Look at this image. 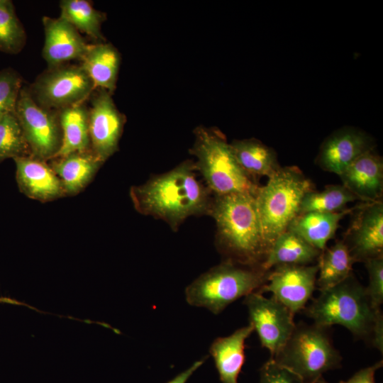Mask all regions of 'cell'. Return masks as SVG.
Wrapping results in <instances>:
<instances>
[{
  "instance_id": "obj_2",
  "label": "cell",
  "mask_w": 383,
  "mask_h": 383,
  "mask_svg": "<svg viewBox=\"0 0 383 383\" xmlns=\"http://www.w3.org/2000/svg\"><path fill=\"white\" fill-rule=\"evenodd\" d=\"M208 215L216 222V245L225 260L261 267L267 251L255 196L246 193L213 195Z\"/></svg>"
},
{
  "instance_id": "obj_33",
  "label": "cell",
  "mask_w": 383,
  "mask_h": 383,
  "mask_svg": "<svg viewBox=\"0 0 383 383\" xmlns=\"http://www.w3.org/2000/svg\"><path fill=\"white\" fill-rule=\"evenodd\" d=\"M383 365L382 360L378 361L372 365L361 369L347 381L339 383H375L374 374L376 371ZM316 383H328L323 377L320 378Z\"/></svg>"
},
{
  "instance_id": "obj_7",
  "label": "cell",
  "mask_w": 383,
  "mask_h": 383,
  "mask_svg": "<svg viewBox=\"0 0 383 383\" xmlns=\"http://www.w3.org/2000/svg\"><path fill=\"white\" fill-rule=\"evenodd\" d=\"M328 328L299 322L281 350L270 358L306 383H316L323 373L341 367L342 357Z\"/></svg>"
},
{
  "instance_id": "obj_16",
  "label": "cell",
  "mask_w": 383,
  "mask_h": 383,
  "mask_svg": "<svg viewBox=\"0 0 383 383\" xmlns=\"http://www.w3.org/2000/svg\"><path fill=\"white\" fill-rule=\"evenodd\" d=\"M13 160L18 188L28 197L46 202L66 196L60 179L47 161L31 156Z\"/></svg>"
},
{
  "instance_id": "obj_24",
  "label": "cell",
  "mask_w": 383,
  "mask_h": 383,
  "mask_svg": "<svg viewBox=\"0 0 383 383\" xmlns=\"http://www.w3.org/2000/svg\"><path fill=\"white\" fill-rule=\"evenodd\" d=\"M86 103L59 111L62 145L57 157L90 150L89 111Z\"/></svg>"
},
{
  "instance_id": "obj_18",
  "label": "cell",
  "mask_w": 383,
  "mask_h": 383,
  "mask_svg": "<svg viewBox=\"0 0 383 383\" xmlns=\"http://www.w3.org/2000/svg\"><path fill=\"white\" fill-rule=\"evenodd\" d=\"M251 323L237 329L230 335L216 338L209 348L222 383H238L245 362V342L253 332Z\"/></svg>"
},
{
  "instance_id": "obj_11",
  "label": "cell",
  "mask_w": 383,
  "mask_h": 383,
  "mask_svg": "<svg viewBox=\"0 0 383 383\" xmlns=\"http://www.w3.org/2000/svg\"><path fill=\"white\" fill-rule=\"evenodd\" d=\"M89 99L90 150L104 163L118 150L126 118L107 91L96 89Z\"/></svg>"
},
{
  "instance_id": "obj_34",
  "label": "cell",
  "mask_w": 383,
  "mask_h": 383,
  "mask_svg": "<svg viewBox=\"0 0 383 383\" xmlns=\"http://www.w3.org/2000/svg\"><path fill=\"white\" fill-rule=\"evenodd\" d=\"M370 342L372 345L377 348L381 353L383 351V316L379 311L375 317L374 323L372 329Z\"/></svg>"
},
{
  "instance_id": "obj_31",
  "label": "cell",
  "mask_w": 383,
  "mask_h": 383,
  "mask_svg": "<svg viewBox=\"0 0 383 383\" xmlns=\"http://www.w3.org/2000/svg\"><path fill=\"white\" fill-rule=\"evenodd\" d=\"M369 276L366 292L374 310H379L383 302V256L374 257L365 262Z\"/></svg>"
},
{
  "instance_id": "obj_25",
  "label": "cell",
  "mask_w": 383,
  "mask_h": 383,
  "mask_svg": "<svg viewBox=\"0 0 383 383\" xmlns=\"http://www.w3.org/2000/svg\"><path fill=\"white\" fill-rule=\"evenodd\" d=\"M354 261L343 240L321 251L317 264L318 277L316 287L321 291L332 287L352 274Z\"/></svg>"
},
{
  "instance_id": "obj_14",
  "label": "cell",
  "mask_w": 383,
  "mask_h": 383,
  "mask_svg": "<svg viewBox=\"0 0 383 383\" xmlns=\"http://www.w3.org/2000/svg\"><path fill=\"white\" fill-rule=\"evenodd\" d=\"M373 138L354 127H344L329 135L322 143L316 163L324 171L338 176L358 157L374 149Z\"/></svg>"
},
{
  "instance_id": "obj_35",
  "label": "cell",
  "mask_w": 383,
  "mask_h": 383,
  "mask_svg": "<svg viewBox=\"0 0 383 383\" xmlns=\"http://www.w3.org/2000/svg\"><path fill=\"white\" fill-rule=\"evenodd\" d=\"M207 356H204L194 362L189 368L178 374L167 383H186L193 373L205 362Z\"/></svg>"
},
{
  "instance_id": "obj_28",
  "label": "cell",
  "mask_w": 383,
  "mask_h": 383,
  "mask_svg": "<svg viewBox=\"0 0 383 383\" xmlns=\"http://www.w3.org/2000/svg\"><path fill=\"white\" fill-rule=\"evenodd\" d=\"M30 156L15 112L0 118V162L8 158Z\"/></svg>"
},
{
  "instance_id": "obj_32",
  "label": "cell",
  "mask_w": 383,
  "mask_h": 383,
  "mask_svg": "<svg viewBox=\"0 0 383 383\" xmlns=\"http://www.w3.org/2000/svg\"><path fill=\"white\" fill-rule=\"evenodd\" d=\"M259 383H306L289 369L270 358L260 370Z\"/></svg>"
},
{
  "instance_id": "obj_17",
  "label": "cell",
  "mask_w": 383,
  "mask_h": 383,
  "mask_svg": "<svg viewBox=\"0 0 383 383\" xmlns=\"http://www.w3.org/2000/svg\"><path fill=\"white\" fill-rule=\"evenodd\" d=\"M339 177L342 184L362 202L382 196L383 161L374 149L358 157Z\"/></svg>"
},
{
  "instance_id": "obj_20",
  "label": "cell",
  "mask_w": 383,
  "mask_h": 383,
  "mask_svg": "<svg viewBox=\"0 0 383 383\" xmlns=\"http://www.w3.org/2000/svg\"><path fill=\"white\" fill-rule=\"evenodd\" d=\"M80 62L95 89H104L112 94L116 87L121 63L117 49L104 42L91 44Z\"/></svg>"
},
{
  "instance_id": "obj_5",
  "label": "cell",
  "mask_w": 383,
  "mask_h": 383,
  "mask_svg": "<svg viewBox=\"0 0 383 383\" xmlns=\"http://www.w3.org/2000/svg\"><path fill=\"white\" fill-rule=\"evenodd\" d=\"M270 272L224 260L186 287V301L218 314L235 300L258 292L267 283Z\"/></svg>"
},
{
  "instance_id": "obj_22",
  "label": "cell",
  "mask_w": 383,
  "mask_h": 383,
  "mask_svg": "<svg viewBox=\"0 0 383 383\" xmlns=\"http://www.w3.org/2000/svg\"><path fill=\"white\" fill-rule=\"evenodd\" d=\"M354 209L335 213L311 211L299 214L289 224V230L322 251L327 242L334 237L341 219Z\"/></svg>"
},
{
  "instance_id": "obj_30",
  "label": "cell",
  "mask_w": 383,
  "mask_h": 383,
  "mask_svg": "<svg viewBox=\"0 0 383 383\" xmlns=\"http://www.w3.org/2000/svg\"><path fill=\"white\" fill-rule=\"evenodd\" d=\"M23 85L21 76L13 69L7 67L0 70V118L15 112Z\"/></svg>"
},
{
  "instance_id": "obj_9",
  "label": "cell",
  "mask_w": 383,
  "mask_h": 383,
  "mask_svg": "<svg viewBox=\"0 0 383 383\" xmlns=\"http://www.w3.org/2000/svg\"><path fill=\"white\" fill-rule=\"evenodd\" d=\"M15 114L30 156L47 162L55 158L62 145L59 111L38 105L31 96L28 87L23 85L17 99Z\"/></svg>"
},
{
  "instance_id": "obj_12",
  "label": "cell",
  "mask_w": 383,
  "mask_h": 383,
  "mask_svg": "<svg viewBox=\"0 0 383 383\" xmlns=\"http://www.w3.org/2000/svg\"><path fill=\"white\" fill-rule=\"evenodd\" d=\"M318 264L281 265L270 270L267 283L258 292H271L272 297L295 315L303 311L316 289Z\"/></svg>"
},
{
  "instance_id": "obj_27",
  "label": "cell",
  "mask_w": 383,
  "mask_h": 383,
  "mask_svg": "<svg viewBox=\"0 0 383 383\" xmlns=\"http://www.w3.org/2000/svg\"><path fill=\"white\" fill-rule=\"evenodd\" d=\"M359 200L343 184H329L322 191L311 190L303 197L299 213L311 211L335 213L347 209V204Z\"/></svg>"
},
{
  "instance_id": "obj_21",
  "label": "cell",
  "mask_w": 383,
  "mask_h": 383,
  "mask_svg": "<svg viewBox=\"0 0 383 383\" xmlns=\"http://www.w3.org/2000/svg\"><path fill=\"white\" fill-rule=\"evenodd\" d=\"M241 169L255 182L259 177H271L279 168L276 152L255 138L234 140L230 143Z\"/></svg>"
},
{
  "instance_id": "obj_29",
  "label": "cell",
  "mask_w": 383,
  "mask_h": 383,
  "mask_svg": "<svg viewBox=\"0 0 383 383\" xmlns=\"http://www.w3.org/2000/svg\"><path fill=\"white\" fill-rule=\"evenodd\" d=\"M26 42V33L16 16L13 4L0 9V51L18 54Z\"/></svg>"
},
{
  "instance_id": "obj_26",
  "label": "cell",
  "mask_w": 383,
  "mask_h": 383,
  "mask_svg": "<svg viewBox=\"0 0 383 383\" xmlns=\"http://www.w3.org/2000/svg\"><path fill=\"white\" fill-rule=\"evenodd\" d=\"M60 16L73 26L79 33L101 43L104 38L101 25L105 14L96 10L87 0H62L60 2Z\"/></svg>"
},
{
  "instance_id": "obj_19",
  "label": "cell",
  "mask_w": 383,
  "mask_h": 383,
  "mask_svg": "<svg viewBox=\"0 0 383 383\" xmlns=\"http://www.w3.org/2000/svg\"><path fill=\"white\" fill-rule=\"evenodd\" d=\"M50 161L66 196H73L82 191L103 164L91 150L73 152Z\"/></svg>"
},
{
  "instance_id": "obj_8",
  "label": "cell",
  "mask_w": 383,
  "mask_h": 383,
  "mask_svg": "<svg viewBox=\"0 0 383 383\" xmlns=\"http://www.w3.org/2000/svg\"><path fill=\"white\" fill-rule=\"evenodd\" d=\"M28 89L38 105L59 111L86 103L96 89L80 65L65 64L48 67Z\"/></svg>"
},
{
  "instance_id": "obj_3",
  "label": "cell",
  "mask_w": 383,
  "mask_h": 383,
  "mask_svg": "<svg viewBox=\"0 0 383 383\" xmlns=\"http://www.w3.org/2000/svg\"><path fill=\"white\" fill-rule=\"evenodd\" d=\"M311 190L313 183L296 166L280 167L265 186L260 187L255 201L267 253L299 215L304 196Z\"/></svg>"
},
{
  "instance_id": "obj_13",
  "label": "cell",
  "mask_w": 383,
  "mask_h": 383,
  "mask_svg": "<svg viewBox=\"0 0 383 383\" xmlns=\"http://www.w3.org/2000/svg\"><path fill=\"white\" fill-rule=\"evenodd\" d=\"M343 240L354 261L383 256V202H363L357 207Z\"/></svg>"
},
{
  "instance_id": "obj_36",
  "label": "cell",
  "mask_w": 383,
  "mask_h": 383,
  "mask_svg": "<svg viewBox=\"0 0 383 383\" xmlns=\"http://www.w3.org/2000/svg\"><path fill=\"white\" fill-rule=\"evenodd\" d=\"M13 4L10 0H0V9L9 6Z\"/></svg>"
},
{
  "instance_id": "obj_1",
  "label": "cell",
  "mask_w": 383,
  "mask_h": 383,
  "mask_svg": "<svg viewBox=\"0 0 383 383\" xmlns=\"http://www.w3.org/2000/svg\"><path fill=\"white\" fill-rule=\"evenodd\" d=\"M196 171L194 162L187 160L133 186L130 196L135 209L165 221L174 231L189 216L208 214L212 193L197 179Z\"/></svg>"
},
{
  "instance_id": "obj_4",
  "label": "cell",
  "mask_w": 383,
  "mask_h": 383,
  "mask_svg": "<svg viewBox=\"0 0 383 383\" xmlns=\"http://www.w3.org/2000/svg\"><path fill=\"white\" fill-rule=\"evenodd\" d=\"M303 310L313 323L326 328L340 325L357 338L370 340L377 313L366 289L353 273L340 283L321 290Z\"/></svg>"
},
{
  "instance_id": "obj_23",
  "label": "cell",
  "mask_w": 383,
  "mask_h": 383,
  "mask_svg": "<svg viewBox=\"0 0 383 383\" xmlns=\"http://www.w3.org/2000/svg\"><path fill=\"white\" fill-rule=\"evenodd\" d=\"M321 253L301 236L287 230L275 240L261 267L268 271L281 265H312L318 262Z\"/></svg>"
},
{
  "instance_id": "obj_6",
  "label": "cell",
  "mask_w": 383,
  "mask_h": 383,
  "mask_svg": "<svg viewBox=\"0 0 383 383\" xmlns=\"http://www.w3.org/2000/svg\"><path fill=\"white\" fill-rule=\"evenodd\" d=\"M191 153L196 157V169L213 195L246 193L256 196L260 186L237 162L230 143L218 130L198 127Z\"/></svg>"
},
{
  "instance_id": "obj_10",
  "label": "cell",
  "mask_w": 383,
  "mask_h": 383,
  "mask_svg": "<svg viewBox=\"0 0 383 383\" xmlns=\"http://www.w3.org/2000/svg\"><path fill=\"white\" fill-rule=\"evenodd\" d=\"M249 321L255 330L262 347L273 357L284 347L296 323L294 315L274 297L266 298L257 292L245 296Z\"/></svg>"
},
{
  "instance_id": "obj_15",
  "label": "cell",
  "mask_w": 383,
  "mask_h": 383,
  "mask_svg": "<svg viewBox=\"0 0 383 383\" xmlns=\"http://www.w3.org/2000/svg\"><path fill=\"white\" fill-rule=\"evenodd\" d=\"M43 24L45 40L42 56L48 67L67 64L72 60L81 61L90 45L80 33L63 18L44 16Z\"/></svg>"
}]
</instances>
